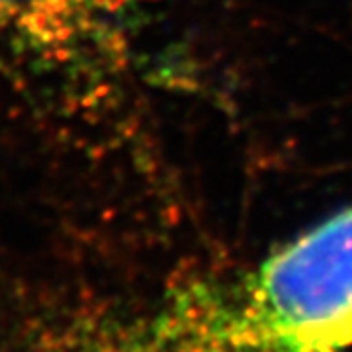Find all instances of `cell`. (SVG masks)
Instances as JSON below:
<instances>
[{
	"instance_id": "cell-1",
	"label": "cell",
	"mask_w": 352,
	"mask_h": 352,
	"mask_svg": "<svg viewBox=\"0 0 352 352\" xmlns=\"http://www.w3.org/2000/svg\"><path fill=\"white\" fill-rule=\"evenodd\" d=\"M159 352H344L352 346V204L243 274L178 294Z\"/></svg>"
},
{
	"instance_id": "cell-2",
	"label": "cell",
	"mask_w": 352,
	"mask_h": 352,
	"mask_svg": "<svg viewBox=\"0 0 352 352\" xmlns=\"http://www.w3.org/2000/svg\"><path fill=\"white\" fill-rule=\"evenodd\" d=\"M139 0H0V51L55 67L96 47Z\"/></svg>"
}]
</instances>
